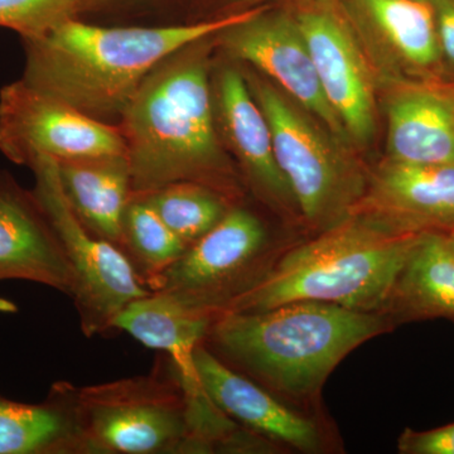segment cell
<instances>
[{
  "label": "cell",
  "instance_id": "obj_1",
  "mask_svg": "<svg viewBox=\"0 0 454 454\" xmlns=\"http://www.w3.org/2000/svg\"><path fill=\"white\" fill-rule=\"evenodd\" d=\"M262 11L164 27H100L70 18L40 37L23 40L22 80L104 121L122 115L140 85L164 59Z\"/></svg>",
  "mask_w": 454,
  "mask_h": 454
},
{
  "label": "cell",
  "instance_id": "obj_2",
  "mask_svg": "<svg viewBox=\"0 0 454 454\" xmlns=\"http://www.w3.org/2000/svg\"><path fill=\"white\" fill-rule=\"evenodd\" d=\"M380 312L298 301L259 312H223L205 345L236 372L283 395L315 396L358 346L394 330Z\"/></svg>",
  "mask_w": 454,
  "mask_h": 454
},
{
  "label": "cell",
  "instance_id": "obj_3",
  "mask_svg": "<svg viewBox=\"0 0 454 454\" xmlns=\"http://www.w3.org/2000/svg\"><path fill=\"white\" fill-rule=\"evenodd\" d=\"M203 41L160 62L122 113L133 195L175 182H196L227 197L234 192L215 130Z\"/></svg>",
  "mask_w": 454,
  "mask_h": 454
},
{
  "label": "cell",
  "instance_id": "obj_4",
  "mask_svg": "<svg viewBox=\"0 0 454 454\" xmlns=\"http://www.w3.org/2000/svg\"><path fill=\"white\" fill-rule=\"evenodd\" d=\"M423 234L354 212L312 240L274 256L259 279L223 312H259L316 301L382 313Z\"/></svg>",
  "mask_w": 454,
  "mask_h": 454
},
{
  "label": "cell",
  "instance_id": "obj_5",
  "mask_svg": "<svg viewBox=\"0 0 454 454\" xmlns=\"http://www.w3.org/2000/svg\"><path fill=\"white\" fill-rule=\"evenodd\" d=\"M91 454L191 453L186 393L168 357L146 375L79 387Z\"/></svg>",
  "mask_w": 454,
  "mask_h": 454
},
{
  "label": "cell",
  "instance_id": "obj_6",
  "mask_svg": "<svg viewBox=\"0 0 454 454\" xmlns=\"http://www.w3.org/2000/svg\"><path fill=\"white\" fill-rule=\"evenodd\" d=\"M247 82L267 116L278 168L301 216L321 231L346 219L365 195L363 177L279 90L258 77Z\"/></svg>",
  "mask_w": 454,
  "mask_h": 454
},
{
  "label": "cell",
  "instance_id": "obj_7",
  "mask_svg": "<svg viewBox=\"0 0 454 454\" xmlns=\"http://www.w3.org/2000/svg\"><path fill=\"white\" fill-rule=\"evenodd\" d=\"M29 168L35 178L33 193L55 229L73 270L70 298L82 333L91 339L114 330L122 310L152 291L116 245L92 234L76 216L62 190L56 160L40 158Z\"/></svg>",
  "mask_w": 454,
  "mask_h": 454
},
{
  "label": "cell",
  "instance_id": "obj_8",
  "mask_svg": "<svg viewBox=\"0 0 454 454\" xmlns=\"http://www.w3.org/2000/svg\"><path fill=\"white\" fill-rule=\"evenodd\" d=\"M269 247L268 229L260 217L232 206L155 280L151 291L169 293L190 306L219 315L267 269L274 258Z\"/></svg>",
  "mask_w": 454,
  "mask_h": 454
},
{
  "label": "cell",
  "instance_id": "obj_9",
  "mask_svg": "<svg viewBox=\"0 0 454 454\" xmlns=\"http://www.w3.org/2000/svg\"><path fill=\"white\" fill-rule=\"evenodd\" d=\"M0 151L20 166L127 154L121 129L91 118L25 80L0 91Z\"/></svg>",
  "mask_w": 454,
  "mask_h": 454
},
{
  "label": "cell",
  "instance_id": "obj_10",
  "mask_svg": "<svg viewBox=\"0 0 454 454\" xmlns=\"http://www.w3.org/2000/svg\"><path fill=\"white\" fill-rule=\"evenodd\" d=\"M235 59L249 62L282 86L307 112L340 138L348 137L319 83L306 38L297 20L265 16L264 11L220 33Z\"/></svg>",
  "mask_w": 454,
  "mask_h": 454
},
{
  "label": "cell",
  "instance_id": "obj_11",
  "mask_svg": "<svg viewBox=\"0 0 454 454\" xmlns=\"http://www.w3.org/2000/svg\"><path fill=\"white\" fill-rule=\"evenodd\" d=\"M325 97L348 136L360 143L375 133V98L363 56L345 26L324 11L297 18Z\"/></svg>",
  "mask_w": 454,
  "mask_h": 454
},
{
  "label": "cell",
  "instance_id": "obj_12",
  "mask_svg": "<svg viewBox=\"0 0 454 454\" xmlns=\"http://www.w3.org/2000/svg\"><path fill=\"white\" fill-rule=\"evenodd\" d=\"M193 364L202 389L230 419L274 444L301 452L321 450V430L313 420L292 411L258 382L226 365L205 342L195 348Z\"/></svg>",
  "mask_w": 454,
  "mask_h": 454
},
{
  "label": "cell",
  "instance_id": "obj_13",
  "mask_svg": "<svg viewBox=\"0 0 454 454\" xmlns=\"http://www.w3.org/2000/svg\"><path fill=\"white\" fill-rule=\"evenodd\" d=\"M0 273L73 294V270L49 217L35 193L8 177H0Z\"/></svg>",
  "mask_w": 454,
  "mask_h": 454
},
{
  "label": "cell",
  "instance_id": "obj_14",
  "mask_svg": "<svg viewBox=\"0 0 454 454\" xmlns=\"http://www.w3.org/2000/svg\"><path fill=\"white\" fill-rule=\"evenodd\" d=\"M354 212L373 215L406 231L452 230L454 166L387 160L370 179Z\"/></svg>",
  "mask_w": 454,
  "mask_h": 454
},
{
  "label": "cell",
  "instance_id": "obj_15",
  "mask_svg": "<svg viewBox=\"0 0 454 454\" xmlns=\"http://www.w3.org/2000/svg\"><path fill=\"white\" fill-rule=\"evenodd\" d=\"M0 454H91L79 387L56 382L38 404L0 396Z\"/></svg>",
  "mask_w": 454,
  "mask_h": 454
},
{
  "label": "cell",
  "instance_id": "obj_16",
  "mask_svg": "<svg viewBox=\"0 0 454 454\" xmlns=\"http://www.w3.org/2000/svg\"><path fill=\"white\" fill-rule=\"evenodd\" d=\"M217 104L227 139L255 190L268 201L280 206L291 203L297 208L278 168L267 116L249 83L234 68H225L219 74Z\"/></svg>",
  "mask_w": 454,
  "mask_h": 454
},
{
  "label": "cell",
  "instance_id": "obj_17",
  "mask_svg": "<svg viewBox=\"0 0 454 454\" xmlns=\"http://www.w3.org/2000/svg\"><path fill=\"white\" fill-rule=\"evenodd\" d=\"M57 169L79 220L92 234L119 247L125 208L133 195L127 154L62 160Z\"/></svg>",
  "mask_w": 454,
  "mask_h": 454
},
{
  "label": "cell",
  "instance_id": "obj_18",
  "mask_svg": "<svg viewBox=\"0 0 454 454\" xmlns=\"http://www.w3.org/2000/svg\"><path fill=\"white\" fill-rule=\"evenodd\" d=\"M216 316L169 293L151 292L131 301L114 328L130 334L145 348L164 352L182 376H193V352L205 340Z\"/></svg>",
  "mask_w": 454,
  "mask_h": 454
},
{
  "label": "cell",
  "instance_id": "obj_19",
  "mask_svg": "<svg viewBox=\"0 0 454 454\" xmlns=\"http://www.w3.org/2000/svg\"><path fill=\"white\" fill-rule=\"evenodd\" d=\"M389 160L454 166L453 103L434 90L409 89L387 109Z\"/></svg>",
  "mask_w": 454,
  "mask_h": 454
},
{
  "label": "cell",
  "instance_id": "obj_20",
  "mask_svg": "<svg viewBox=\"0 0 454 454\" xmlns=\"http://www.w3.org/2000/svg\"><path fill=\"white\" fill-rule=\"evenodd\" d=\"M382 313L395 325L439 318L454 322V255L442 232H424Z\"/></svg>",
  "mask_w": 454,
  "mask_h": 454
},
{
  "label": "cell",
  "instance_id": "obj_21",
  "mask_svg": "<svg viewBox=\"0 0 454 454\" xmlns=\"http://www.w3.org/2000/svg\"><path fill=\"white\" fill-rule=\"evenodd\" d=\"M391 49L422 73H441L434 9L429 0H360Z\"/></svg>",
  "mask_w": 454,
  "mask_h": 454
},
{
  "label": "cell",
  "instance_id": "obj_22",
  "mask_svg": "<svg viewBox=\"0 0 454 454\" xmlns=\"http://www.w3.org/2000/svg\"><path fill=\"white\" fill-rule=\"evenodd\" d=\"M119 247L151 291L155 280L177 262L190 247L163 223L145 200L131 195L122 219Z\"/></svg>",
  "mask_w": 454,
  "mask_h": 454
},
{
  "label": "cell",
  "instance_id": "obj_23",
  "mask_svg": "<svg viewBox=\"0 0 454 454\" xmlns=\"http://www.w3.org/2000/svg\"><path fill=\"white\" fill-rule=\"evenodd\" d=\"M163 223L191 247L211 231L229 212V197L196 182H175L140 193Z\"/></svg>",
  "mask_w": 454,
  "mask_h": 454
},
{
  "label": "cell",
  "instance_id": "obj_24",
  "mask_svg": "<svg viewBox=\"0 0 454 454\" xmlns=\"http://www.w3.org/2000/svg\"><path fill=\"white\" fill-rule=\"evenodd\" d=\"M82 9V0H0V27L20 33L23 40L40 37Z\"/></svg>",
  "mask_w": 454,
  "mask_h": 454
},
{
  "label": "cell",
  "instance_id": "obj_25",
  "mask_svg": "<svg viewBox=\"0 0 454 454\" xmlns=\"http://www.w3.org/2000/svg\"><path fill=\"white\" fill-rule=\"evenodd\" d=\"M402 454H454V423L417 432L405 428L397 441Z\"/></svg>",
  "mask_w": 454,
  "mask_h": 454
},
{
  "label": "cell",
  "instance_id": "obj_26",
  "mask_svg": "<svg viewBox=\"0 0 454 454\" xmlns=\"http://www.w3.org/2000/svg\"><path fill=\"white\" fill-rule=\"evenodd\" d=\"M434 9L441 71L454 77V0H429Z\"/></svg>",
  "mask_w": 454,
  "mask_h": 454
},
{
  "label": "cell",
  "instance_id": "obj_27",
  "mask_svg": "<svg viewBox=\"0 0 454 454\" xmlns=\"http://www.w3.org/2000/svg\"><path fill=\"white\" fill-rule=\"evenodd\" d=\"M444 240H446L447 247H450V252L454 255V229L448 230V231L442 232Z\"/></svg>",
  "mask_w": 454,
  "mask_h": 454
},
{
  "label": "cell",
  "instance_id": "obj_28",
  "mask_svg": "<svg viewBox=\"0 0 454 454\" xmlns=\"http://www.w3.org/2000/svg\"><path fill=\"white\" fill-rule=\"evenodd\" d=\"M82 7H89L91 4H100V3L107 2V0H82Z\"/></svg>",
  "mask_w": 454,
  "mask_h": 454
},
{
  "label": "cell",
  "instance_id": "obj_29",
  "mask_svg": "<svg viewBox=\"0 0 454 454\" xmlns=\"http://www.w3.org/2000/svg\"><path fill=\"white\" fill-rule=\"evenodd\" d=\"M0 280H5V277H4V276H3V274H2V273H0Z\"/></svg>",
  "mask_w": 454,
  "mask_h": 454
},
{
  "label": "cell",
  "instance_id": "obj_30",
  "mask_svg": "<svg viewBox=\"0 0 454 454\" xmlns=\"http://www.w3.org/2000/svg\"><path fill=\"white\" fill-rule=\"evenodd\" d=\"M450 100H452V98H450ZM452 103H453V116H454V101L452 100Z\"/></svg>",
  "mask_w": 454,
  "mask_h": 454
},
{
  "label": "cell",
  "instance_id": "obj_31",
  "mask_svg": "<svg viewBox=\"0 0 454 454\" xmlns=\"http://www.w3.org/2000/svg\"><path fill=\"white\" fill-rule=\"evenodd\" d=\"M452 100H453V98H452ZM453 101H454V100H453Z\"/></svg>",
  "mask_w": 454,
  "mask_h": 454
}]
</instances>
